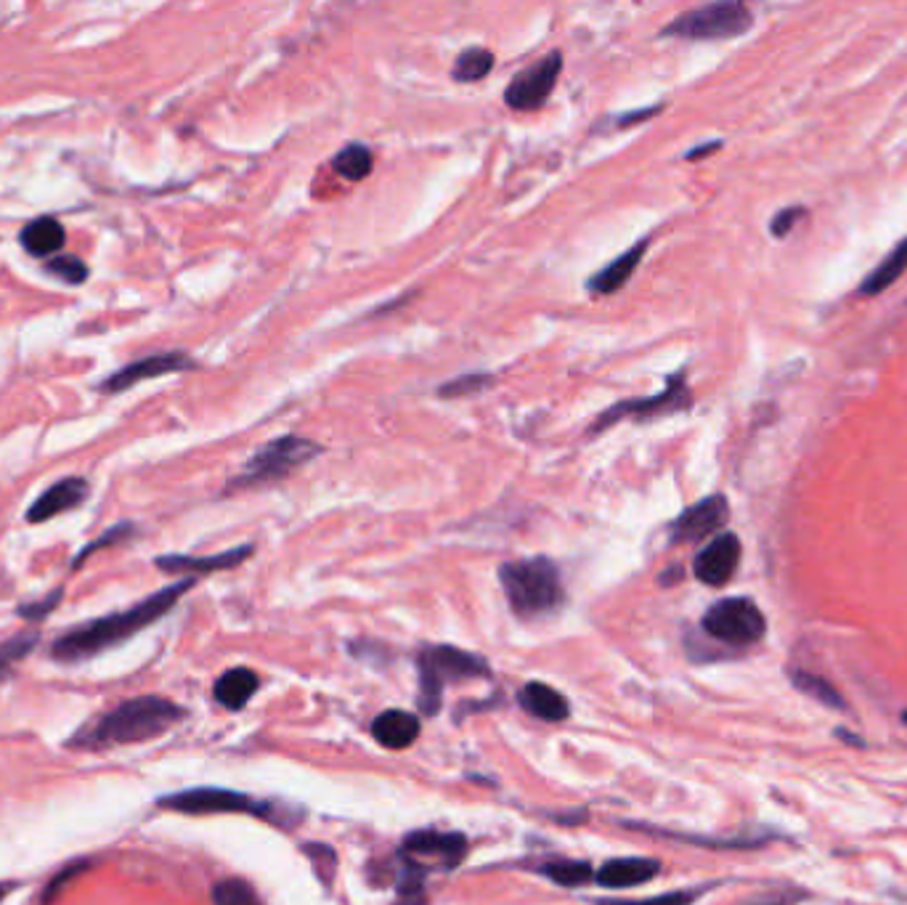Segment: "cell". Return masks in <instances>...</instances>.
Instances as JSON below:
<instances>
[{
	"label": "cell",
	"instance_id": "ffe728a7",
	"mask_svg": "<svg viewBox=\"0 0 907 905\" xmlns=\"http://www.w3.org/2000/svg\"><path fill=\"white\" fill-rule=\"evenodd\" d=\"M518 701L528 714H533V718L544 722H560L571 712L565 696L552 686H547V682H528V686L520 690Z\"/></svg>",
	"mask_w": 907,
	"mask_h": 905
},
{
	"label": "cell",
	"instance_id": "484cf974",
	"mask_svg": "<svg viewBox=\"0 0 907 905\" xmlns=\"http://www.w3.org/2000/svg\"><path fill=\"white\" fill-rule=\"evenodd\" d=\"M791 682L801 690V693H807L809 699L820 701L822 707L846 709V701L841 699L836 686H833V682H828L822 675H814V672H809V669H801V667H791Z\"/></svg>",
	"mask_w": 907,
	"mask_h": 905
},
{
	"label": "cell",
	"instance_id": "e0dca14e",
	"mask_svg": "<svg viewBox=\"0 0 907 905\" xmlns=\"http://www.w3.org/2000/svg\"><path fill=\"white\" fill-rule=\"evenodd\" d=\"M661 874V863L656 858H613L595 871V882L605 890L639 887Z\"/></svg>",
	"mask_w": 907,
	"mask_h": 905
},
{
	"label": "cell",
	"instance_id": "8992f818",
	"mask_svg": "<svg viewBox=\"0 0 907 905\" xmlns=\"http://www.w3.org/2000/svg\"><path fill=\"white\" fill-rule=\"evenodd\" d=\"M754 28L752 9L746 3L735 0H722V3L698 6L671 19L661 30L663 37H680V41H733V37L746 35Z\"/></svg>",
	"mask_w": 907,
	"mask_h": 905
},
{
	"label": "cell",
	"instance_id": "8d00e7d4",
	"mask_svg": "<svg viewBox=\"0 0 907 905\" xmlns=\"http://www.w3.org/2000/svg\"><path fill=\"white\" fill-rule=\"evenodd\" d=\"M799 218H801V207H788V211H780L778 216L773 218L769 229H773L775 237H786V234L793 229V224Z\"/></svg>",
	"mask_w": 907,
	"mask_h": 905
},
{
	"label": "cell",
	"instance_id": "d590c367",
	"mask_svg": "<svg viewBox=\"0 0 907 905\" xmlns=\"http://www.w3.org/2000/svg\"><path fill=\"white\" fill-rule=\"evenodd\" d=\"M88 869V863H75V865H69V869H64L62 874L58 876H54V882L48 884V887H45V895H43V903L48 905L51 901H54V897L58 895V892H62L64 887H67L69 884V879H75L77 874H83V871Z\"/></svg>",
	"mask_w": 907,
	"mask_h": 905
},
{
	"label": "cell",
	"instance_id": "f1b7e54d",
	"mask_svg": "<svg viewBox=\"0 0 907 905\" xmlns=\"http://www.w3.org/2000/svg\"><path fill=\"white\" fill-rule=\"evenodd\" d=\"M539 871L560 887H582V884L595 879V869L584 861H552L541 865Z\"/></svg>",
	"mask_w": 907,
	"mask_h": 905
},
{
	"label": "cell",
	"instance_id": "7a4b0ae2",
	"mask_svg": "<svg viewBox=\"0 0 907 905\" xmlns=\"http://www.w3.org/2000/svg\"><path fill=\"white\" fill-rule=\"evenodd\" d=\"M181 720H184V709L173 701L160 699V696H139V699L122 701L112 712L101 714L94 725L80 731L72 744L86 748L139 744V741L168 733Z\"/></svg>",
	"mask_w": 907,
	"mask_h": 905
},
{
	"label": "cell",
	"instance_id": "836d02e7",
	"mask_svg": "<svg viewBox=\"0 0 907 905\" xmlns=\"http://www.w3.org/2000/svg\"><path fill=\"white\" fill-rule=\"evenodd\" d=\"M133 534H136V529H133V526H130V524H120V526H115V529H109L107 534H104V537H99V539H96V542H94V545H88V547H86V550H83V552H80V556H77V558H75V569H77V565H80L83 561H86V558H88V556H94V552H96V550H101V547H109V545H117V542H122V539L133 537Z\"/></svg>",
	"mask_w": 907,
	"mask_h": 905
},
{
	"label": "cell",
	"instance_id": "83f0119b",
	"mask_svg": "<svg viewBox=\"0 0 907 905\" xmlns=\"http://www.w3.org/2000/svg\"><path fill=\"white\" fill-rule=\"evenodd\" d=\"M37 643H41V635L35 629H28V633H19L6 643H0V682L14 672L19 661L28 659L32 650L37 648Z\"/></svg>",
	"mask_w": 907,
	"mask_h": 905
},
{
	"label": "cell",
	"instance_id": "3957f363",
	"mask_svg": "<svg viewBox=\"0 0 907 905\" xmlns=\"http://www.w3.org/2000/svg\"><path fill=\"white\" fill-rule=\"evenodd\" d=\"M499 582L507 603L520 618L550 616L565 601L560 569L550 558H520L499 569Z\"/></svg>",
	"mask_w": 907,
	"mask_h": 905
},
{
	"label": "cell",
	"instance_id": "e575fe53",
	"mask_svg": "<svg viewBox=\"0 0 907 905\" xmlns=\"http://www.w3.org/2000/svg\"><path fill=\"white\" fill-rule=\"evenodd\" d=\"M62 595H64V590H54L48 597H45V601L22 605V608H19V616L28 618V622H41V618H45L51 611L56 608V603L62 601Z\"/></svg>",
	"mask_w": 907,
	"mask_h": 905
},
{
	"label": "cell",
	"instance_id": "1f68e13d",
	"mask_svg": "<svg viewBox=\"0 0 907 905\" xmlns=\"http://www.w3.org/2000/svg\"><path fill=\"white\" fill-rule=\"evenodd\" d=\"M45 269L67 284H83L88 279V266L77 256H54Z\"/></svg>",
	"mask_w": 907,
	"mask_h": 905
},
{
	"label": "cell",
	"instance_id": "52a82bcc",
	"mask_svg": "<svg viewBox=\"0 0 907 905\" xmlns=\"http://www.w3.org/2000/svg\"><path fill=\"white\" fill-rule=\"evenodd\" d=\"M160 807L175 812H186V816H215V812H250L260 820H271V823L290 826L287 812L279 810L277 805L260 802V799L250 797V794L218 789V786H199V789H186L171 797H162Z\"/></svg>",
	"mask_w": 907,
	"mask_h": 905
},
{
	"label": "cell",
	"instance_id": "60d3db41",
	"mask_svg": "<svg viewBox=\"0 0 907 905\" xmlns=\"http://www.w3.org/2000/svg\"><path fill=\"white\" fill-rule=\"evenodd\" d=\"M14 890H17V882H0V903H3Z\"/></svg>",
	"mask_w": 907,
	"mask_h": 905
},
{
	"label": "cell",
	"instance_id": "4dcf8cb0",
	"mask_svg": "<svg viewBox=\"0 0 907 905\" xmlns=\"http://www.w3.org/2000/svg\"><path fill=\"white\" fill-rule=\"evenodd\" d=\"M494 383H497V377L488 373L460 375V377H454V380L443 383V386L439 388V396L441 399H465V396L481 394V390L492 388Z\"/></svg>",
	"mask_w": 907,
	"mask_h": 905
},
{
	"label": "cell",
	"instance_id": "44dd1931",
	"mask_svg": "<svg viewBox=\"0 0 907 905\" xmlns=\"http://www.w3.org/2000/svg\"><path fill=\"white\" fill-rule=\"evenodd\" d=\"M260 686L258 675L247 667H234L228 669L224 677H218L215 682V701L224 704L231 712H239L241 707L250 704V699L256 696V690Z\"/></svg>",
	"mask_w": 907,
	"mask_h": 905
},
{
	"label": "cell",
	"instance_id": "ab89813d",
	"mask_svg": "<svg viewBox=\"0 0 907 905\" xmlns=\"http://www.w3.org/2000/svg\"><path fill=\"white\" fill-rule=\"evenodd\" d=\"M680 579H682V569H680V565H674V569L663 571V577H661V579H658V582H661V584H667V588H669V584L680 582Z\"/></svg>",
	"mask_w": 907,
	"mask_h": 905
},
{
	"label": "cell",
	"instance_id": "7402d4cb",
	"mask_svg": "<svg viewBox=\"0 0 907 905\" xmlns=\"http://www.w3.org/2000/svg\"><path fill=\"white\" fill-rule=\"evenodd\" d=\"M22 247L30 252V256L35 258H54L58 250L64 247V239H67V234H64V226L58 224L56 218L45 216V218H37L32 220V224L24 226L22 231Z\"/></svg>",
	"mask_w": 907,
	"mask_h": 905
},
{
	"label": "cell",
	"instance_id": "4fadbf2b",
	"mask_svg": "<svg viewBox=\"0 0 907 905\" xmlns=\"http://www.w3.org/2000/svg\"><path fill=\"white\" fill-rule=\"evenodd\" d=\"M741 539H737L733 531L716 534V537L695 556V579L709 584V588H724V584L735 577L737 563H741Z\"/></svg>",
	"mask_w": 907,
	"mask_h": 905
},
{
	"label": "cell",
	"instance_id": "30bf717a",
	"mask_svg": "<svg viewBox=\"0 0 907 905\" xmlns=\"http://www.w3.org/2000/svg\"><path fill=\"white\" fill-rule=\"evenodd\" d=\"M563 73V54L550 51L544 58L533 62L531 67L520 69L518 75L507 83L505 104L515 112H537L544 107L554 94L558 77Z\"/></svg>",
	"mask_w": 907,
	"mask_h": 905
},
{
	"label": "cell",
	"instance_id": "6da1fadb",
	"mask_svg": "<svg viewBox=\"0 0 907 905\" xmlns=\"http://www.w3.org/2000/svg\"><path fill=\"white\" fill-rule=\"evenodd\" d=\"M197 584V579L186 577L181 582L168 584V588L156 590L154 595H149L147 601L136 603L133 608L128 611H117V614L101 616L96 622L80 624V627L69 629L67 635H62L58 640H54L51 646V656L56 661H86L90 656H99L104 650L120 646V643L130 640L133 635H139L141 629H147L149 624H154L156 618H162L168 611H173V605L186 595L188 590Z\"/></svg>",
	"mask_w": 907,
	"mask_h": 905
},
{
	"label": "cell",
	"instance_id": "7c38bea8",
	"mask_svg": "<svg viewBox=\"0 0 907 905\" xmlns=\"http://www.w3.org/2000/svg\"><path fill=\"white\" fill-rule=\"evenodd\" d=\"M465 833L454 831H411L401 844V858L422 865V869H425V861H433V865H443V869H454V865L465 861Z\"/></svg>",
	"mask_w": 907,
	"mask_h": 905
},
{
	"label": "cell",
	"instance_id": "d4e9b609",
	"mask_svg": "<svg viewBox=\"0 0 907 905\" xmlns=\"http://www.w3.org/2000/svg\"><path fill=\"white\" fill-rule=\"evenodd\" d=\"M494 64L497 58L488 49L483 45H473V49H465L460 56L454 58L452 67V80L454 83H481L492 75Z\"/></svg>",
	"mask_w": 907,
	"mask_h": 905
},
{
	"label": "cell",
	"instance_id": "7bdbcfd3",
	"mask_svg": "<svg viewBox=\"0 0 907 905\" xmlns=\"http://www.w3.org/2000/svg\"><path fill=\"white\" fill-rule=\"evenodd\" d=\"M903 720H905V725H907V712H905V714H903Z\"/></svg>",
	"mask_w": 907,
	"mask_h": 905
},
{
	"label": "cell",
	"instance_id": "b9f144b4",
	"mask_svg": "<svg viewBox=\"0 0 907 905\" xmlns=\"http://www.w3.org/2000/svg\"><path fill=\"white\" fill-rule=\"evenodd\" d=\"M754 905H788V897L786 895H775V897H769V901H759Z\"/></svg>",
	"mask_w": 907,
	"mask_h": 905
},
{
	"label": "cell",
	"instance_id": "d6986e66",
	"mask_svg": "<svg viewBox=\"0 0 907 905\" xmlns=\"http://www.w3.org/2000/svg\"><path fill=\"white\" fill-rule=\"evenodd\" d=\"M371 735L385 748L401 752V748L414 744L417 735H420V718L414 712H403V709H388L371 722Z\"/></svg>",
	"mask_w": 907,
	"mask_h": 905
},
{
	"label": "cell",
	"instance_id": "ba28073f",
	"mask_svg": "<svg viewBox=\"0 0 907 905\" xmlns=\"http://www.w3.org/2000/svg\"><path fill=\"white\" fill-rule=\"evenodd\" d=\"M693 409V390L688 386V373L680 369L667 380V388L656 396H645V399H626L616 401L611 409H605L603 414L592 422L590 433H603L608 428L618 425L622 420H635L643 425V422L650 420H661V417H671L680 412H690Z\"/></svg>",
	"mask_w": 907,
	"mask_h": 905
},
{
	"label": "cell",
	"instance_id": "9c48e42d",
	"mask_svg": "<svg viewBox=\"0 0 907 905\" xmlns=\"http://www.w3.org/2000/svg\"><path fill=\"white\" fill-rule=\"evenodd\" d=\"M703 633L730 648H752L767 633V618L752 597H724L703 614Z\"/></svg>",
	"mask_w": 907,
	"mask_h": 905
},
{
	"label": "cell",
	"instance_id": "8fae6325",
	"mask_svg": "<svg viewBox=\"0 0 907 905\" xmlns=\"http://www.w3.org/2000/svg\"><path fill=\"white\" fill-rule=\"evenodd\" d=\"M730 518V505L724 494H711V497L701 499V503L690 505L680 516L671 520L669 537L671 545H690L703 542V539L714 537L724 529Z\"/></svg>",
	"mask_w": 907,
	"mask_h": 905
},
{
	"label": "cell",
	"instance_id": "d6a6232c",
	"mask_svg": "<svg viewBox=\"0 0 907 905\" xmlns=\"http://www.w3.org/2000/svg\"><path fill=\"white\" fill-rule=\"evenodd\" d=\"M701 890H677L663 892V895L645 897V901H592L595 905H693Z\"/></svg>",
	"mask_w": 907,
	"mask_h": 905
},
{
	"label": "cell",
	"instance_id": "9a60e30c",
	"mask_svg": "<svg viewBox=\"0 0 907 905\" xmlns=\"http://www.w3.org/2000/svg\"><path fill=\"white\" fill-rule=\"evenodd\" d=\"M650 247V237L648 239H639L637 245H631L629 250H624L622 256L613 258L608 266H603V269L592 273V279L586 282V290L592 292V295L597 298H608V295H616L618 290H624L626 284H629V279L635 277L637 266L643 263L645 252H648Z\"/></svg>",
	"mask_w": 907,
	"mask_h": 905
},
{
	"label": "cell",
	"instance_id": "4316f807",
	"mask_svg": "<svg viewBox=\"0 0 907 905\" xmlns=\"http://www.w3.org/2000/svg\"><path fill=\"white\" fill-rule=\"evenodd\" d=\"M428 869L403 858V871L398 874V901L396 905H428L425 892Z\"/></svg>",
	"mask_w": 907,
	"mask_h": 905
},
{
	"label": "cell",
	"instance_id": "5bb4252c",
	"mask_svg": "<svg viewBox=\"0 0 907 905\" xmlns=\"http://www.w3.org/2000/svg\"><path fill=\"white\" fill-rule=\"evenodd\" d=\"M197 367V362L186 354H154L147 356V359H139L128 367H122L120 373H115L112 377L101 383V390L107 394H120V390H128L133 386H139L143 380H152V377L162 375H173V373H186V369Z\"/></svg>",
	"mask_w": 907,
	"mask_h": 905
},
{
	"label": "cell",
	"instance_id": "ac0fdd59",
	"mask_svg": "<svg viewBox=\"0 0 907 905\" xmlns=\"http://www.w3.org/2000/svg\"><path fill=\"white\" fill-rule=\"evenodd\" d=\"M88 499V481L83 478H64L51 486L41 499H35L28 510L30 524H45V520L62 516V513L75 510Z\"/></svg>",
	"mask_w": 907,
	"mask_h": 905
},
{
	"label": "cell",
	"instance_id": "f546056e",
	"mask_svg": "<svg viewBox=\"0 0 907 905\" xmlns=\"http://www.w3.org/2000/svg\"><path fill=\"white\" fill-rule=\"evenodd\" d=\"M213 903L215 905H263L260 895L252 884L245 879H224L213 887Z\"/></svg>",
	"mask_w": 907,
	"mask_h": 905
},
{
	"label": "cell",
	"instance_id": "2e32d148",
	"mask_svg": "<svg viewBox=\"0 0 907 905\" xmlns=\"http://www.w3.org/2000/svg\"><path fill=\"white\" fill-rule=\"evenodd\" d=\"M256 547L245 545V547H234V550L218 552V556H205V558H192V556H162L156 558V569L165 571V574H213V571H228L237 569L252 556Z\"/></svg>",
	"mask_w": 907,
	"mask_h": 905
},
{
	"label": "cell",
	"instance_id": "603a6c76",
	"mask_svg": "<svg viewBox=\"0 0 907 905\" xmlns=\"http://www.w3.org/2000/svg\"><path fill=\"white\" fill-rule=\"evenodd\" d=\"M905 269H907V239H903V243L894 247L889 256L881 260L878 269L865 279L860 292H863V295H867V298L881 295V292L889 290L892 284L897 282L899 277H903Z\"/></svg>",
	"mask_w": 907,
	"mask_h": 905
},
{
	"label": "cell",
	"instance_id": "f35d334b",
	"mask_svg": "<svg viewBox=\"0 0 907 905\" xmlns=\"http://www.w3.org/2000/svg\"><path fill=\"white\" fill-rule=\"evenodd\" d=\"M720 147H722V141H714V144L695 147V152H688V154H684V158H688V160H701V158H706V154L716 152V149H720Z\"/></svg>",
	"mask_w": 907,
	"mask_h": 905
},
{
	"label": "cell",
	"instance_id": "277c9868",
	"mask_svg": "<svg viewBox=\"0 0 907 905\" xmlns=\"http://www.w3.org/2000/svg\"><path fill=\"white\" fill-rule=\"evenodd\" d=\"M318 454H324V446L316 444V441L303 439V435L295 433L279 435V439L263 444L247 460L245 471L237 478L228 481V492L258 489V486L277 484V481L290 478L300 467L309 465Z\"/></svg>",
	"mask_w": 907,
	"mask_h": 905
},
{
	"label": "cell",
	"instance_id": "74e56055",
	"mask_svg": "<svg viewBox=\"0 0 907 905\" xmlns=\"http://www.w3.org/2000/svg\"><path fill=\"white\" fill-rule=\"evenodd\" d=\"M663 109V104H658V107H650V109H639V112H631V115H622L618 117V128H631L635 122H643V120H650V117H656L658 112Z\"/></svg>",
	"mask_w": 907,
	"mask_h": 905
},
{
	"label": "cell",
	"instance_id": "cb8c5ba5",
	"mask_svg": "<svg viewBox=\"0 0 907 905\" xmlns=\"http://www.w3.org/2000/svg\"><path fill=\"white\" fill-rule=\"evenodd\" d=\"M332 171L341 175V179L358 184V181L369 179L371 171H375V152L367 144H345L332 158Z\"/></svg>",
	"mask_w": 907,
	"mask_h": 905
},
{
	"label": "cell",
	"instance_id": "5b68a950",
	"mask_svg": "<svg viewBox=\"0 0 907 905\" xmlns=\"http://www.w3.org/2000/svg\"><path fill=\"white\" fill-rule=\"evenodd\" d=\"M488 675V664L481 656L454 646H428L420 654V709L425 714H439L446 682Z\"/></svg>",
	"mask_w": 907,
	"mask_h": 905
}]
</instances>
